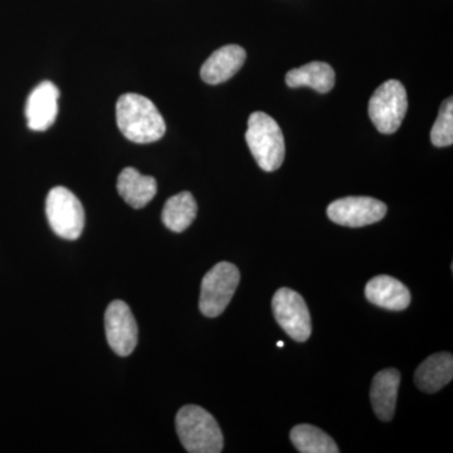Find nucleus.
Returning a JSON list of instances; mask_svg holds the SVG:
<instances>
[{
	"instance_id": "1",
	"label": "nucleus",
	"mask_w": 453,
	"mask_h": 453,
	"mask_svg": "<svg viewBox=\"0 0 453 453\" xmlns=\"http://www.w3.org/2000/svg\"><path fill=\"white\" fill-rule=\"evenodd\" d=\"M116 121L122 135L136 144H150L166 131L162 113L153 101L139 94H125L116 104Z\"/></svg>"
},
{
	"instance_id": "2",
	"label": "nucleus",
	"mask_w": 453,
	"mask_h": 453,
	"mask_svg": "<svg viewBox=\"0 0 453 453\" xmlns=\"http://www.w3.org/2000/svg\"><path fill=\"white\" fill-rule=\"evenodd\" d=\"M181 445L190 453L222 452V431L214 417L198 405L180 408L175 418Z\"/></svg>"
},
{
	"instance_id": "3",
	"label": "nucleus",
	"mask_w": 453,
	"mask_h": 453,
	"mask_svg": "<svg viewBox=\"0 0 453 453\" xmlns=\"http://www.w3.org/2000/svg\"><path fill=\"white\" fill-rule=\"evenodd\" d=\"M246 142L256 163L265 172H275L282 165L285 159V139L281 127L267 113H251Z\"/></svg>"
},
{
	"instance_id": "4",
	"label": "nucleus",
	"mask_w": 453,
	"mask_h": 453,
	"mask_svg": "<svg viewBox=\"0 0 453 453\" xmlns=\"http://www.w3.org/2000/svg\"><path fill=\"white\" fill-rule=\"evenodd\" d=\"M240 271L229 262H219L203 277L199 309L207 318H217L231 303L238 285Z\"/></svg>"
},
{
	"instance_id": "5",
	"label": "nucleus",
	"mask_w": 453,
	"mask_h": 453,
	"mask_svg": "<svg viewBox=\"0 0 453 453\" xmlns=\"http://www.w3.org/2000/svg\"><path fill=\"white\" fill-rule=\"evenodd\" d=\"M407 110V91L396 80L380 85L369 101V118L381 134H395L401 127Z\"/></svg>"
},
{
	"instance_id": "6",
	"label": "nucleus",
	"mask_w": 453,
	"mask_h": 453,
	"mask_svg": "<svg viewBox=\"0 0 453 453\" xmlns=\"http://www.w3.org/2000/svg\"><path fill=\"white\" fill-rule=\"evenodd\" d=\"M46 214L50 228L65 240H77L85 228V211L80 199L65 187H56L47 196Z\"/></svg>"
},
{
	"instance_id": "7",
	"label": "nucleus",
	"mask_w": 453,
	"mask_h": 453,
	"mask_svg": "<svg viewBox=\"0 0 453 453\" xmlns=\"http://www.w3.org/2000/svg\"><path fill=\"white\" fill-rule=\"evenodd\" d=\"M273 315L280 326L296 342H306L311 335V318L300 294L291 288L277 290L273 299Z\"/></svg>"
},
{
	"instance_id": "8",
	"label": "nucleus",
	"mask_w": 453,
	"mask_h": 453,
	"mask_svg": "<svg viewBox=\"0 0 453 453\" xmlns=\"http://www.w3.org/2000/svg\"><path fill=\"white\" fill-rule=\"evenodd\" d=\"M327 217L340 226H365L374 225L387 214V205L371 196H347L327 207Z\"/></svg>"
},
{
	"instance_id": "9",
	"label": "nucleus",
	"mask_w": 453,
	"mask_h": 453,
	"mask_svg": "<svg viewBox=\"0 0 453 453\" xmlns=\"http://www.w3.org/2000/svg\"><path fill=\"white\" fill-rule=\"evenodd\" d=\"M107 342L118 356L129 357L138 345V324L127 303L115 300L105 312Z\"/></svg>"
},
{
	"instance_id": "10",
	"label": "nucleus",
	"mask_w": 453,
	"mask_h": 453,
	"mask_svg": "<svg viewBox=\"0 0 453 453\" xmlns=\"http://www.w3.org/2000/svg\"><path fill=\"white\" fill-rule=\"evenodd\" d=\"M59 91L55 83L41 82L29 95L26 105L28 127L33 131H46L55 124L58 115Z\"/></svg>"
},
{
	"instance_id": "11",
	"label": "nucleus",
	"mask_w": 453,
	"mask_h": 453,
	"mask_svg": "<svg viewBox=\"0 0 453 453\" xmlns=\"http://www.w3.org/2000/svg\"><path fill=\"white\" fill-rule=\"evenodd\" d=\"M246 57V50L237 44H228L217 50L202 65L203 81L208 85L228 81L242 68Z\"/></svg>"
},
{
	"instance_id": "12",
	"label": "nucleus",
	"mask_w": 453,
	"mask_h": 453,
	"mask_svg": "<svg viewBox=\"0 0 453 453\" xmlns=\"http://www.w3.org/2000/svg\"><path fill=\"white\" fill-rule=\"evenodd\" d=\"M365 297L378 308L401 311L411 303V292L405 285L392 276L372 277L365 286Z\"/></svg>"
},
{
	"instance_id": "13",
	"label": "nucleus",
	"mask_w": 453,
	"mask_h": 453,
	"mask_svg": "<svg viewBox=\"0 0 453 453\" xmlns=\"http://www.w3.org/2000/svg\"><path fill=\"white\" fill-rule=\"evenodd\" d=\"M399 383L401 374L393 368L384 369L372 378L371 402L374 413L381 421L389 422L395 417Z\"/></svg>"
},
{
	"instance_id": "14",
	"label": "nucleus",
	"mask_w": 453,
	"mask_h": 453,
	"mask_svg": "<svg viewBox=\"0 0 453 453\" xmlns=\"http://www.w3.org/2000/svg\"><path fill=\"white\" fill-rule=\"evenodd\" d=\"M118 192L130 207L140 210L157 196V180L149 175H142L136 169L127 168L119 175Z\"/></svg>"
},
{
	"instance_id": "15",
	"label": "nucleus",
	"mask_w": 453,
	"mask_h": 453,
	"mask_svg": "<svg viewBox=\"0 0 453 453\" xmlns=\"http://www.w3.org/2000/svg\"><path fill=\"white\" fill-rule=\"evenodd\" d=\"M453 378V357L449 353L431 356L418 366L414 383L422 392L436 393L446 387Z\"/></svg>"
},
{
	"instance_id": "16",
	"label": "nucleus",
	"mask_w": 453,
	"mask_h": 453,
	"mask_svg": "<svg viewBox=\"0 0 453 453\" xmlns=\"http://www.w3.org/2000/svg\"><path fill=\"white\" fill-rule=\"evenodd\" d=\"M288 88H310L320 94L332 91L335 85V73L330 65L325 62H311L286 73Z\"/></svg>"
},
{
	"instance_id": "17",
	"label": "nucleus",
	"mask_w": 453,
	"mask_h": 453,
	"mask_svg": "<svg viewBox=\"0 0 453 453\" xmlns=\"http://www.w3.org/2000/svg\"><path fill=\"white\" fill-rule=\"evenodd\" d=\"M198 205L189 192H181L166 201L163 208L164 226L175 234H181L195 222Z\"/></svg>"
},
{
	"instance_id": "18",
	"label": "nucleus",
	"mask_w": 453,
	"mask_h": 453,
	"mask_svg": "<svg viewBox=\"0 0 453 453\" xmlns=\"http://www.w3.org/2000/svg\"><path fill=\"white\" fill-rule=\"evenodd\" d=\"M290 438L295 449L301 453H339L332 437L311 425H299L292 428Z\"/></svg>"
},
{
	"instance_id": "19",
	"label": "nucleus",
	"mask_w": 453,
	"mask_h": 453,
	"mask_svg": "<svg viewBox=\"0 0 453 453\" xmlns=\"http://www.w3.org/2000/svg\"><path fill=\"white\" fill-rule=\"evenodd\" d=\"M432 144L437 148L451 146L453 142V101L447 98L441 106L437 120L431 130Z\"/></svg>"
},
{
	"instance_id": "20",
	"label": "nucleus",
	"mask_w": 453,
	"mask_h": 453,
	"mask_svg": "<svg viewBox=\"0 0 453 453\" xmlns=\"http://www.w3.org/2000/svg\"><path fill=\"white\" fill-rule=\"evenodd\" d=\"M283 345H285V342H277V347H279V348H283Z\"/></svg>"
}]
</instances>
